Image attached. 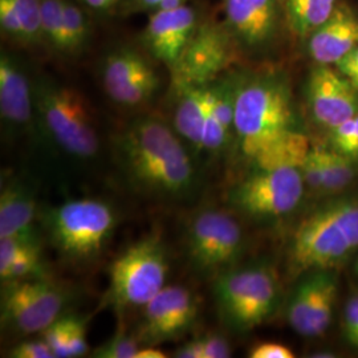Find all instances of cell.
I'll return each mask as SVG.
<instances>
[{
	"instance_id": "6da1fadb",
	"label": "cell",
	"mask_w": 358,
	"mask_h": 358,
	"mask_svg": "<svg viewBox=\"0 0 358 358\" xmlns=\"http://www.w3.org/2000/svg\"><path fill=\"white\" fill-rule=\"evenodd\" d=\"M118 161L141 192L178 199L192 192L196 170L178 133L155 117L129 124L115 141Z\"/></svg>"
},
{
	"instance_id": "7a4b0ae2",
	"label": "cell",
	"mask_w": 358,
	"mask_h": 358,
	"mask_svg": "<svg viewBox=\"0 0 358 358\" xmlns=\"http://www.w3.org/2000/svg\"><path fill=\"white\" fill-rule=\"evenodd\" d=\"M358 250V196L332 199L297 224L289 257L297 272L336 268Z\"/></svg>"
},
{
	"instance_id": "3957f363",
	"label": "cell",
	"mask_w": 358,
	"mask_h": 358,
	"mask_svg": "<svg viewBox=\"0 0 358 358\" xmlns=\"http://www.w3.org/2000/svg\"><path fill=\"white\" fill-rule=\"evenodd\" d=\"M234 129L251 159L297 130L291 92L282 77L262 75L238 84Z\"/></svg>"
},
{
	"instance_id": "277c9868",
	"label": "cell",
	"mask_w": 358,
	"mask_h": 358,
	"mask_svg": "<svg viewBox=\"0 0 358 358\" xmlns=\"http://www.w3.org/2000/svg\"><path fill=\"white\" fill-rule=\"evenodd\" d=\"M51 243L66 260L83 263L101 254L115 232V207L96 198L71 199L43 215Z\"/></svg>"
},
{
	"instance_id": "5b68a950",
	"label": "cell",
	"mask_w": 358,
	"mask_h": 358,
	"mask_svg": "<svg viewBox=\"0 0 358 358\" xmlns=\"http://www.w3.org/2000/svg\"><path fill=\"white\" fill-rule=\"evenodd\" d=\"M222 317L238 332L252 331L275 312L280 284L275 269L264 264L224 271L214 285Z\"/></svg>"
},
{
	"instance_id": "8992f818",
	"label": "cell",
	"mask_w": 358,
	"mask_h": 358,
	"mask_svg": "<svg viewBox=\"0 0 358 358\" xmlns=\"http://www.w3.org/2000/svg\"><path fill=\"white\" fill-rule=\"evenodd\" d=\"M34 101L44 128L62 150L84 159L97 154V129L80 92L51 81H40L34 87Z\"/></svg>"
},
{
	"instance_id": "52a82bcc",
	"label": "cell",
	"mask_w": 358,
	"mask_h": 358,
	"mask_svg": "<svg viewBox=\"0 0 358 358\" xmlns=\"http://www.w3.org/2000/svg\"><path fill=\"white\" fill-rule=\"evenodd\" d=\"M166 248L155 238L129 245L110 266L109 301L120 309L143 307L166 287Z\"/></svg>"
},
{
	"instance_id": "ba28073f",
	"label": "cell",
	"mask_w": 358,
	"mask_h": 358,
	"mask_svg": "<svg viewBox=\"0 0 358 358\" xmlns=\"http://www.w3.org/2000/svg\"><path fill=\"white\" fill-rule=\"evenodd\" d=\"M306 187L297 167L257 169L231 189L229 202L248 217L273 219L294 211L304 196Z\"/></svg>"
},
{
	"instance_id": "9c48e42d",
	"label": "cell",
	"mask_w": 358,
	"mask_h": 358,
	"mask_svg": "<svg viewBox=\"0 0 358 358\" xmlns=\"http://www.w3.org/2000/svg\"><path fill=\"white\" fill-rule=\"evenodd\" d=\"M68 294L44 276L7 282L1 294V321L22 334L43 333L62 317Z\"/></svg>"
},
{
	"instance_id": "30bf717a",
	"label": "cell",
	"mask_w": 358,
	"mask_h": 358,
	"mask_svg": "<svg viewBox=\"0 0 358 358\" xmlns=\"http://www.w3.org/2000/svg\"><path fill=\"white\" fill-rule=\"evenodd\" d=\"M244 247L239 222L229 213L205 208L190 219L186 248L192 266L202 272H217L238 260Z\"/></svg>"
},
{
	"instance_id": "8fae6325",
	"label": "cell",
	"mask_w": 358,
	"mask_h": 358,
	"mask_svg": "<svg viewBox=\"0 0 358 358\" xmlns=\"http://www.w3.org/2000/svg\"><path fill=\"white\" fill-rule=\"evenodd\" d=\"M232 40L226 26L211 22L198 24L171 68L176 88L205 87L215 81L234 59Z\"/></svg>"
},
{
	"instance_id": "7c38bea8",
	"label": "cell",
	"mask_w": 358,
	"mask_h": 358,
	"mask_svg": "<svg viewBox=\"0 0 358 358\" xmlns=\"http://www.w3.org/2000/svg\"><path fill=\"white\" fill-rule=\"evenodd\" d=\"M142 309L137 337L146 345H157L189 332L196 321L199 304L189 288L166 285Z\"/></svg>"
},
{
	"instance_id": "4fadbf2b",
	"label": "cell",
	"mask_w": 358,
	"mask_h": 358,
	"mask_svg": "<svg viewBox=\"0 0 358 358\" xmlns=\"http://www.w3.org/2000/svg\"><path fill=\"white\" fill-rule=\"evenodd\" d=\"M103 85L115 103L137 106L152 99L159 87V78L141 53L121 48L103 62Z\"/></svg>"
},
{
	"instance_id": "5bb4252c",
	"label": "cell",
	"mask_w": 358,
	"mask_h": 358,
	"mask_svg": "<svg viewBox=\"0 0 358 358\" xmlns=\"http://www.w3.org/2000/svg\"><path fill=\"white\" fill-rule=\"evenodd\" d=\"M308 103L313 118L331 130L357 115L358 90L340 71L319 64L309 76Z\"/></svg>"
},
{
	"instance_id": "9a60e30c",
	"label": "cell",
	"mask_w": 358,
	"mask_h": 358,
	"mask_svg": "<svg viewBox=\"0 0 358 358\" xmlns=\"http://www.w3.org/2000/svg\"><path fill=\"white\" fill-rule=\"evenodd\" d=\"M196 27L195 11L187 4L176 10L153 11L143 32L145 44L155 59L171 69Z\"/></svg>"
},
{
	"instance_id": "2e32d148",
	"label": "cell",
	"mask_w": 358,
	"mask_h": 358,
	"mask_svg": "<svg viewBox=\"0 0 358 358\" xmlns=\"http://www.w3.org/2000/svg\"><path fill=\"white\" fill-rule=\"evenodd\" d=\"M226 27L247 47L268 43L279 22L278 0H224Z\"/></svg>"
},
{
	"instance_id": "e0dca14e",
	"label": "cell",
	"mask_w": 358,
	"mask_h": 358,
	"mask_svg": "<svg viewBox=\"0 0 358 358\" xmlns=\"http://www.w3.org/2000/svg\"><path fill=\"white\" fill-rule=\"evenodd\" d=\"M357 47L358 17L346 6L336 7L331 17L309 35L308 41L310 57L320 65H337Z\"/></svg>"
},
{
	"instance_id": "ac0fdd59",
	"label": "cell",
	"mask_w": 358,
	"mask_h": 358,
	"mask_svg": "<svg viewBox=\"0 0 358 358\" xmlns=\"http://www.w3.org/2000/svg\"><path fill=\"white\" fill-rule=\"evenodd\" d=\"M34 88L23 69L13 57L3 53L0 57V115L13 127L31 122L34 112Z\"/></svg>"
},
{
	"instance_id": "d6986e66",
	"label": "cell",
	"mask_w": 358,
	"mask_h": 358,
	"mask_svg": "<svg viewBox=\"0 0 358 358\" xmlns=\"http://www.w3.org/2000/svg\"><path fill=\"white\" fill-rule=\"evenodd\" d=\"M36 201L34 194L19 182L8 183L0 195V238L32 236Z\"/></svg>"
},
{
	"instance_id": "ffe728a7",
	"label": "cell",
	"mask_w": 358,
	"mask_h": 358,
	"mask_svg": "<svg viewBox=\"0 0 358 358\" xmlns=\"http://www.w3.org/2000/svg\"><path fill=\"white\" fill-rule=\"evenodd\" d=\"M174 113V130L183 141L201 150L206 120L207 90L205 87H179Z\"/></svg>"
},
{
	"instance_id": "44dd1931",
	"label": "cell",
	"mask_w": 358,
	"mask_h": 358,
	"mask_svg": "<svg viewBox=\"0 0 358 358\" xmlns=\"http://www.w3.org/2000/svg\"><path fill=\"white\" fill-rule=\"evenodd\" d=\"M309 158L319 171L321 180V192H338L356 176L353 159L334 149H325L321 146H312L309 150Z\"/></svg>"
},
{
	"instance_id": "7402d4cb",
	"label": "cell",
	"mask_w": 358,
	"mask_h": 358,
	"mask_svg": "<svg viewBox=\"0 0 358 358\" xmlns=\"http://www.w3.org/2000/svg\"><path fill=\"white\" fill-rule=\"evenodd\" d=\"M312 145L307 136L300 130H294L282 140L272 143L252 159L256 169L297 167L303 165Z\"/></svg>"
},
{
	"instance_id": "603a6c76",
	"label": "cell",
	"mask_w": 358,
	"mask_h": 358,
	"mask_svg": "<svg viewBox=\"0 0 358 358\" xmlns=\"http://www.w3.org/2000/svg\"><path fill=\"white\" fill-rule=\"evenodd\" d=\"M338 294V282L332 269L319 271L317 289L307 321L304 337H319L328 331Z\"/></svg>"
},
{
	"instance_id": "cb8c5ba5",
	"label": "cell",
	"mask_w": 358,
	"mask_h": 358,
	"mask_svg": "<svg viewBox=\"0 0 358 358\" xmlns=\"http://www.w3.org/2000/svg\"><path fill=\"white\" fill-rule=\"evenodd\" d=\"M337 0H287L289 26L300 36H309L336 10Z\"/></svg>"
},
{
	"instance_id": "d4e9b609",
	"label": "cell",
	"mask_w": 358,
	"mask_h": 358,
	"mask_svg": "<svg viewBox=\"0 0 358 358\" xmlns=\"http://www.w3.org/2000/svg\"><path fill=\"white\" fill-rule=\"evenodd\" d=\"M319 271H310L294 288L287 307V321L294 332L304 336L307 328L308 317L312 309L313 299L317 289Z\"/></svg>"
},
{
	"instance_id": "484cf974",
	"label": "cell",
	"mask_w": 358,
	"mask_h": 358,
	"mask_svg": "<svg viewBox=\"0 0 358 358\" xmlns=\"http://www.w3.org/2000/svg\"><path fill=\"white\" fill-rule=\"evenodd\" d=\"M40 276H44V264L38 239L27 244L7 267L0 268L1 282H19Z\"/></svg>"
},
{
	"instance_id": "4316f807",
	"label": "cell",
	"mask_w": 358,
	"mask_h": 358,
	"mask_svg": "<svg viewBox=\"0 0 358 358\" xmlns=\"http://www.w3.org/2000/svg\"><path fill=\"white\" fill-rule=\"evenodd\" d=\"M64 0H41V38L65 53Z\"/></svg>"
},
{
	"instance_id": "83f0119b",
	"label": "cell",
	"mask_w": 358,
	"mask_h": 358,
	"mask_svg": "<svg viewBox=\"0 0 358 358\" xmlns=\"http://www.w3.org/2000/svg\"><path fill=\"white\" fill-rule=\"evenodd\" d=\"M65 53L83 48L90 35L88 20L84 11L71 0H64Z\"/></svg>"
},
{
	"instance_id": "f1b7e54d",
	"label": "cell",
	"mask_w": 358,
	"mask_h": 358,
	"mask_svg": "<svg viewBox=\"0 0 358 358\" xmlns=\"http://www.w3.org/2000/svg\"><path fill=\"white\" fill-rule=\"evenodd\" d=\"M23 28V43L32 44L41 38V0H13Z\"/></svg>"
},
{
	"instance_id": "f546056e",
	"label": "cell",
	"mask_w": 358,
	"mask_h": 358,
	"mask_svg": "<svg viewBox=\"0 0 358 358\" xmlns=\"http://www.w3.org/2000/svg\"><path fill=\"white\" fill-rule=\"evenodd\" d=\"M331 145L338 153L353 161L358 159V113L331 129Z\"/></svg>"
},
{
	"instance_id": "4dcf8cb0",
	"label": "cell",
	"mask_w": 358,
	"mask_h": 358,
	"mask_svg": "<svg viewBox=\"0 0 358 358\" xmlns=\"http://www.w3.org/2000/svg\"><path fill=\"white\" fill-rule=\"evenodd\" d=\"M138 350V337H133L125 332H117L103 345L97 348L92 356L97 358H136Z\"/></svg>"
},
{
	"instance_id": "1f68e13d",
	"label": "cell",
	"mask_w": 358,
	"mask_h": 358,
	"mask_svg": "<svg viewBox=\"0 0 358 358\" xmlns=\"http://www.w3.org/2000/svg\"><path fill=\"white\" fill-rule=\"evenodd\" d=\"M43 338L51 346L55 357L68 358L69 316H64L55 321L43 332Z\"/></svg>"
},
{
	"instance_id": "d6a6232c",
	"label": "cell",
	"mask_w": 358,
	"mask_h": 358,
	"mask_svg": "<svg viewBox=\"0 0 358 358\" xmlns=\"http://www.w3.org/2000/svg\"><path fill=\"white\" fill-rule=\"evenodd\" d=\"M0 26L8 38L23 41V28L13 0H0Z\"/></svg>"
},
{
	"instance_id": "836d02e7",
	"label": "cell",
	"mask_w": 358,
	"mask_h": 358,
	"mask_svg": "<svg viewBox=\"0 0 358 358\" xmlns=\"http://www.w3.org/2000/svg\"><path fill=\"white\" fill-rule=\"evenodd\" d=\"M88 352L85 322L76 316H69L68 358L81 357Z\"/></svg>"
},
{
	"instance_id": "e575fe53",
	"label": "cell",
	"mask_w": 358,
	"mask_h": 358,
	"mask_svg": "<svg viewBox=\"0 0 358 358\" xmlns=\"http://www.w3.org/2000/svg\"><path fill=\"white\" fill-rule=\"evenodd\" d=\"M10 357L13 358H53L51 346L41 338H32L19 343L10 350Z\"/></svg>"
},
{
	"instance_id": "d590c367",
	"label": "cell",
	"mask_w": 358,
	"mask_h": 358,
	"mask_svg": "<svg viewBox=\"0 0 358 358\" xmlns=\"http://www.w3.org/2000/svg\"><path fill=\"white\" fill-rule=\"evenodd\" d=\"M343 333L350 345L358 348V292L349 297L344 308Z\"/></svg>"
},
{
	"instance_id": "8d00e7d4",
	"label": "cell",
	"mask_w": 358,
	"mask_h": 358,
	"mask_svg": "<svg viewBox=\"0 0 358 358\" xmlns=\"http://www.w3.org/2000/svg\"><path fill=\"white\" fill-rule=\"evenodd\" d=\"M202 343L205 349V358H229L231 357L230 343L229 340L219 334L210 333L202 336Z\"/></svg>"
},
{
	"instance_id": "74e56055",
	"label": "cell",
	"mask_w": 358,
	"mask_h": 358,
	"mask_svg": "<svg viewBox=\"0 0 358 358\" xmlns=\"http://www.w3.org/2000/svg\"><path fill=\"white\" fill-rule=\"evenodd\" d=\"M251 358H294V353L280 343H260L250 350Z\"/></svg>"
},
{
	"instance_id": "f35d334b",
	"label": "cell",
	"mask_w": 358,
	"mask_h": 358,
	"mask_svg": "<svg viewBox=\"0 0 358 358\" xmlns=\"http://www.w3.org/2000/svg\"><path fill=\"white\" fill-rule=\"evenodd\" d=\"M174 357L177 358H205V349L202 337L192 338L190 341L179 346L174 352Z\"/></svg>"
},
{
	"instance_id": "ab89813d",
	"label": "cell",
	"mask_w": 358,
	"mask_h": 358,
	"mask_svg": "<svg viewBox=\"0 0 358 358\" xmlns=\"http://www.w3.org/2000/svg\"><path fill=\"white\" fill-rule=\"evenodd\" d=\"M338 71L346 77L358 73V47L346 55L345 57L337 64Z\"/></svg>"
},
{
	"instance_id": "60d3db41",
	"label": "cell",
	"mask_w": 358,
	"mask_h": 358,
	"mask_svg": "<svg viewBox=\"0 0 358 358\" xmlns=\"http://www.w3.org/2000/svg\"><path fill=\"white\" fill-rule=\"evenodd\" d=\"M162 0H130L129 10L131 13L137 11H154Z\"/></svg>"
},
{
	"instance_id": "b9f144b4",
	"label": "cell",
	"mask_w": 358,
	"mask_h": 358,
	"mask_svg": "<svg viewBox=\"0 0 358 358\" xmlns=\"http://www.w3.org/2000/svg\"><path fill=\"white\" fill-rule=\"evenodd\" d=\"M90 10L97 13H106L113 10L109 0H81Z\"/></svg>"
},
{
	"instance_id": "7bdbcfd3",
	"label": "cell",
	"mask_w": 358,
	"mask_h": 358,
	"mask_svg": "<svg viewBox=\"0 0 358 358\" xmlns=\"http://www.w3.org/2000/svg\"><path fill=\"white\" fill-rule=\"evenodd\" d=\"M166 353L161 349H158L155 345H146L140 348V350L137 352L136 358H165Z\"/></svg>"
},
{
	"instance_id": "ee69618b",
	"label": "cell",
	"mask_w": 358,
	"mask_h": 358,
	"mask_svg": "<svg viewBox=\"0 0 358 358\" xmlns=\"http://www.w3.org/2000/svg\"><path fill=\"white\" fill-rule=\"evenodd\" d=\"M186 0H162L159 6L154 11H167V10H176L182 6H185Z\"/></svg>"
},
{
	"instance_id": "f6af8a7d",
	"label": "cell",
	"mask_w": 358,
	"mask_h": 358,
	"mask_svg": "<svg viewBox=\"0 0 358 358\" xmlns=\"http://www.w3.org/2000/svg\"><path fill=\"white\" fill-rule=\"evenodd\" d=\"M348 78L350 80V83L358 90V73H355V75H352V76H349Z\"/></svg>"
},
{
	"instance_id": "bcb514c9",
	"label": "cell",
	"mask_w": 358,
	"mask_h": 358,
	"mask_svg": "<svg viewBox=\"0 0 358 358\" xmlns=\"http://www.w3.org/2000/svg\"><path fill=\"white\" fill-rule=\"evenodd\" d=\"M109 1H110V4H112V7H113V8H115V6H117V4H118V3H120V1H121V0H109Z\"/></svg>"
},
{
	"instance_id": "7dc6e473",
	"label": "cell",
	"mask_w": 358,
	"mask_h": 358,
	"mask_svg": "<svg viewBox=\"0 0 358 358\" xmlns=\"http://www.w3.org/2000/svg\"><path fill=\"white\" fill-rule=\"evenodd\" d=\"M355 271H356V273H357V276H358V259H357V262H356V266H355Z\"/></svg>"
}]
</instances>
